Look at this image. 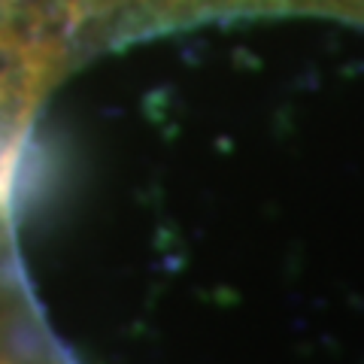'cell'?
Masks as SVG:
<instances>
[{
  "instance_id": "cell-1",
  "label": "cell",
  "mask_w": 364,
  "mask_h": 364,
  "mask_svg": "<svg viewBox=\"0 0 364 364\" xmlns=\"http://www.w3.org/2000/svg\"><path fill=\"white\" fill-rule=\"evenodd\" d=\"M61 46L21 28H0V200L9 191L16 158L37 100L58 73Z\"/></svg>"
},
{
  "instance_id": "cell-2",
  "label": "cell",
  "mask_w": 364,
  "mask_h": 364,
  "mask_svg": "<svg viewBox=\"0 0 364 364\" xmlns=\"http://www.w3.org/2000/svg\"><path fill=\"white\" fill-rule=\"evenodd\" d=\"M164 6L170 9H182V6H200V4H210V0H161Z\"/></svg>"
},
{
  "instance_id": "cell-3",
  "label": "cell",
  "mask_w": 364,
  "mask_h": 364,
  "mask_svg": "<svg viewBox=\"0 0 364 364\" xmlns=\"http://www.w3.org/2000/svg\"><path fill=\"white\" fill-rule=\"evenodd\" d=\"M97 6H107V4H116V0H95Z\"/></svg>"
}]
</instances>
